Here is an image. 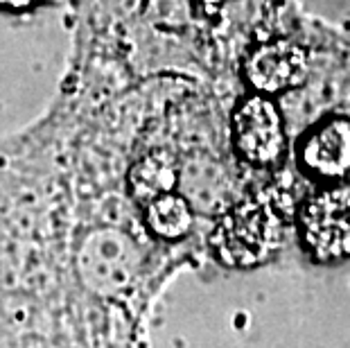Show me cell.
Listing matches in <instances>:
<instances>
[{
	"label": "cell",
	"mask_w": 350,
	"mask_h": 348,
	"mask_svg": "<svg viewBox=\"0 0 350 348\" xmlns=\"http://www.w3.org/2000/svg\"><path fill=\"white\" fill-rule=\"evenodd\" d=\"M213 251L228 267H256L275 256L282 244V219L265 199L233 206L213 231Z\"/></svg>",
	"instance_id": "6da1fadb"
},
{
	"label": "cell",
	"mask_w": 350,
	"mask_h": 348,
	"mask_svg": "<svg viewBox=\"0 0 350 348\" xmlns=\"http://www.w3.org/2000/svg\"><path fill=\"white\" fill-rule=\"evenodd\" d=\"M301 235L317 260L334 263L350 256V190L332 188L312 197L301 211Z\"/></svg>",
	"instance_id": "7a4b0ae2"
},
{
	"label": "cell",
	"mask_w": 350,
	"mask_h": 348,
	"mask_svg": "<svg viewBox=\"0 0 350 348\" xmlns=\"http://www.w3.org/2000/svg\"><path fill=\"white\" fill-rule=\"evenodd\" d=\"M233 138L237 152L253 165H271L285 150V131L278 109L262 95L247 98L235 111Z\"/></svg>",
	"instance_id": "3957f363"
},
{
	"label": "cell",
	"mask_w": 350,
	"mask_h": 348,
	"mask_svg": "<svg viewBox=\"0 0 350 348\" xmlns=\"http://www.w3.org/2000/svg\"><path fill=\"white\" fill-rule=\"evenodd\" d=\"M81 276L86 285L100 292H113L126 287L138 269V251L122 233L102 231L93 233L84 242L79 254Z\"/></svg>",
	"instance_id": "277c9868"
},
{
	"label": "cell",
	"mask_w": 350,
	"mask_h": 348,
	"mask_svg": "<svg viewBox=\"0 0 350 348\" xmlns=\"http://www.w3.org/2000/svg\"><path fill=\"white\" fill-rule=\"evenodd\" d=\"M308 75V57L292 41H269L256 48L247 62V77L258 91L280 93L299 86Z\"/></svg>",
	"instance_id": "5b68a950"
},
{
	"label": "cell",
	"mask_w": 350,
	"mask_h": 348,
	"mask_svg": "<svg viewBox=\"0 0 350 348\" xmlns=\"http://www.w3.org/2000/svg\"><path fill=\"white\" fill-rule=\"evenodd\" d=\"M301 159L310 172L323 179H341L350 172V122L330 120L305 138Z\"/></svg>",
	"instance_id": "8992f818"
},
{
	"label": "cell",
	"mask_w": 350,
	"mask_h": 348,
	"mask_svg": "<svg viewBox=\"0 0 350 348\" xmlns=\"http://www.w3.org/2000/svg\"><path fill=\"white\" fill-rule=\"evenodd\" d=\"M176 186V163L167 152L145 154L129 172V190L138 204H150Z\"/></svg>",
	"instance_id": "52a82bcc"
},
{
	"label": "cell",
	"mask_w": 350,
	"mask_h": 348,
	"mask_svg": "<svg viewBox=\"0 0 350 348\" xmlns=\"http://www.w3.org/2000/svg\"><path fill=\"white\" fill-rule=\"evenodd\" d=\"M145 222L154 235L163 240H178L188 235L192 226V209L181 195L167 192L147 204Z\"/></svg>",
	"instance_id": "ba28073f"
},
{
	"label": "cell",
	"mask_w": 350,
	"mask_h": 348,
	"mask_svg": "<svg viewBox=\"0 0 350 348\" xmlns=\"http://www.w3.org/2000/svg\"><path fill=\"white\" fill-rule=\"evenodd\" d=\"M41 0H0V7L5 10H27V7L39 5Z\"/></svg>",
	"instance_id": "9c48e42d"
}]
</instances>
